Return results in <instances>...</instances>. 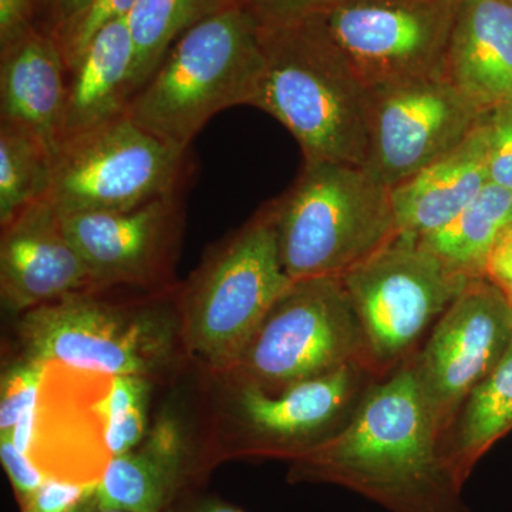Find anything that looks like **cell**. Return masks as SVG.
<instances>
[{
	"mask_svg": "<svg viewBox=\"0 0 512 512\" xmlns=\"http://www.w3.org/2000/svg\"><path fill=\"white\" fill-rule=\"evenodd\" d=\"M407 359L370 386L349 423L295 458L306 480L343 485L392 512H464L461 485Z\"/></svg>",
	"mask_w": 512,
	"mask_h": 512,
	"instance_id": "1",
	"label": "cell"
},
{
	"mask_svg": "<svg viewBox=\"0 0 512 512\" xmlns=\"http://www.w3.org/2000/svg\"><path fill=\"white\" fill-rule=\"evenodd\" d=\"M251 106L295 137L303 161L365 165L370 92L319 16L264 25V69Z\"/></svg>",
	"mask_w": 512,
	"mask_h": 512,
	"instance_id": "2",
	"label": "cell"
},
{
	"mask_svg": "<svg viewBox=\"0 0 512 512\" xmlns=\"http://www.w3.org/2000/svg\"><path fill=\"white\" fill-rule=\"evenodd\" d=\"M264 69V23L244 2L187 30L134 93L127 116L188 151L212 117L251 106Z\"/></svg>",
	"mask_w": 512,
	"mask_h": 512,
	"instance_id": "3",
	"label": "cell"
},
{
	"mask_svg": "<svg viewBox=\"0 0 512 512\" xmlns=\"http://www.w3.org/2000/svg\"><path fill=\"white\" fill-rule=\"evenodd\" d=\"M279 258L292 281L340 278L397 235L392 190L365 167L303 161L272 201Z\"/></svg>",
	"mask_w": 512,
	"mask_h": 512,
	"instance_id": "4",
	"label": "cell"
},
{
	"mask_svg": "<svg viewBox=\"0 0 512 512\" xmlns=\"http://www.w3.org/2000/svg\"><path fill=\"white\" fill-rule=\"evenodd\" d=\"M279 258L271 202L201 266L184 302V339L212 369L232 372L292 284Z\"/></svg>",
	"mask_w": 512,
	"mask_h": 512,
	"instance_id": "5",
	"label": "cell"
},
{
	"mask_svg": "<svg viewBox=\"0 0 512 512\" xmlns=\"http://www.w3.org/2000/svg\"><path fill=\"white\" fill-rule=\"evenodd\" d=\"M353 363L372 369L362 326L340 278L320 276L279 296L232 372L276 393Z\"/></svg>",
	"mask_w": 512,
	"mask_h": 512,
	"instance_id": "6",
	"label": "cell"
},
{
	"mask_svg": "<svg viewBox=\"0 0 512 512\" xmlns=\"http://www.w3.org/2000/svg\"><path fill=\"white\" fill-rule=\"evenodd\" d=\"M340 281L362 326L370 366L377 376L386 377L413 356L427 328L471 279L416 239L396 235Z\"/></svg>",
	"mask_w": 512,
	"mask_h": 512,
	"instance_id": "7",
	"label": "cell"
},
{
	"mask_svg": "<svg viewBox=\"0 0 512 512\" xmlns=\"http://www.w3.org/2000/svg\"><path fill=\"white\" fill-rule=\"evenodd\" d=\"M187 153L126 114L60 146L46 197L60 215L130 210L180 191Z\"/></svg>",
	"mask_w": 512,
	"mask_h": 512,
	"instance_id": "8",
	"label": "cell"
},
{
	"mask_svg": "<svg viewBox=\"0 0 512 512\" xmlns=\"http://www.w3.org/2000/svg\"><path fill=\"white\" fill-rule=\"evenodd\" d=\"M19 338L25 356L43 365L147 376L170 356L174 330L154 309L123 308L83 292L25 312Z\"/></svg>",
	"mask_w": 512,
	"mask_h": 512,
	"instance_id": "9",
	"label": "cell"
},
{
	"mask_svg": "<svg viewBox=\"0 0 512 512\" xmlns=\"http://www.w3.org/2000/svg\"><path fill=\"white\" fill-rule=\"evenodd\" d=\"M461 0H345L319 15L369 92L444 76Z\"/></svg>",
	"mask_w": 512,
	"mask_h": 512,
	"instance_id": "10",
	"label": "cell"
},
{
	"mask_svg": "<svg viewBox=\"0 0 512 512\" xmlns=\"http://www.w3.org/2000/svg\"><path fill=\"white\" fill-rule=\"evenodd\" d=\"M512 343V301L491 279H471L409 357L441 437L477 384L493 372Z\"/></svg>",
	"mask_w": 512,
	"mask_h": 512,
	"instance_id": "11",
	"label": "cell"
},
{
	"mask_svg": "<svg viewBox=\"0 0 512 512\" xmlns=\"http://www.w3.org/2000/svg\"><path fill=\"white\" fill-rule=\"evenodd\" d=\"M484 117L446 76L372 90L363 167L392 190L464 143Z\"/></svg>",
	"mask_w": 512,
	"mask_h": 512,
	"instance_id": "12",
	"label": "cell"
},
{
	"mask_svg": "<svg viewBox=\"0 0 512 512\" xmlns=\"http://www.w3.org/2000/svg\"><path fill=\"white\" fill-rule=\"evenodd\" d=\"M379 379L369 366L353 363L276 393L238 382L234 410L255 448L298 458L338 434Z\"/></svg>",
	"mask_w": 512,
	"mask_h": 512,
	"instance_id": "13",
	"label": "cell"
},
{
	"mask_svg": "<svg viewBox=\"0 0 512 512\" xmlns=\"http://www.w3.org/2000/svg\"><path fill=\"white\" fill-rule=\"evenodd\" d=\"M178 194L130 210L62 215L64 232L89 269L94 289L157 278L180 228Z\"/></svg>",
	"mask_w": 512,
	"mask_h": 512,
	"instance_id": "14",
	"label": "cell"
},
{
	"mask_svg": "<svg viewBox=\"0 0 512 512\" xmlns=\"http://www.w3.org/2000/svg\"><path fill=\"white\" fill-rule=\"evenodd\" d=\"M2 229L0 293L9 311L28 312L94 289L92 275L49 198L33 202Z\"/></svg>",
	"mask_w": 512,
	"mask_h": 512,
	"instance_id": "15",
	"label": "cell"
},
{
	"mask_svg": "<svg viewBox=\"0 0 512 512\" xmlns=\"http://www.w3.org/2000/svg\"><path fill=\"white\" fill-rule=\"evenodd\" d=\"M67 66L55 33L30 29L2 49L0 121L29 131L55 157L62 144Z\"/></svg>",
	"mask_w": 512,
	"mask_h": 512,
	"instance_id": "16",
	"label": "cell"
},
{
	"mask_svg": "<svg viewBox=\"0 0 512 512\" xmlns=\"http://www.w3.org/2000/svg\"><path fill=\"white\" fill-rule=\"evenodd\" d=\"M444 76L484 116L512 104V5L461 0Z\"/></svg>",
	"mask_w": 512,
	"mask_h": 512,
	"instance_id": "17",
	"label": "cell"
},
{
	"mask_svg": "<svg viewBox=\"0 0 512 512\" xmlns=\"http://www.w3.org/2000/svg\"><path fill=\"white\" fill-rule=\"evenodd\" d=\"M490 183L484 120L464 143L392 188L397 235L420 239L446 227Z\"/></svg>",
	"mask_w": 512,
	"mask_h": 512,
	"instance_id": "18",
	"label": "cell"
},
{
	"mask_svg": "<svg viewBox=\"0 0 512 512\" xmlns=\"http://www.w3.org/2000/svg\"><path fill=\"white\" fill-rule=\"evenodd\" d=\"M134 66L136 47L127 18L111 20L67 69L62 144L126 116Z\"/></svg>",
	"mask_w": 512,
	"mask_h": 512,
	"instance_id": "19",
	"label": "cell"
},
{
	"mask_svg": "<svg viewBox=\"0 0 512 512\" xmlns=\"http://www.w3.org/2000/svg\"><path fill=\"white\" fill-rule=\"evenodd\" d=\"M187 460L188 440L183 423L173 413H161L136 448L110 458L97 481L99 508L164 512L183 478Z\"/></svg>",
	"mask_w": 512,
	"mask_h": 512,
	"instance_id": "20",
	"label": "cell"
},
{
	"mask_svg": "<svg viewBox=\"0 0 512 512\" xmlns=\"http://www.w3.org/2000/svg\"><path fill=\"white\" fill-rule=\"evenodd\" d=\"M512 430V343L503 359L468 394L441 437V454L463 487L478 460Z\"/></svg>",
	"mask_w": 512,
	"mask_h": 512,
	"instance_id": "21",
	"label": "cell"
},
{
	"mask_svg": "<svg viewBox=\"0 0 512 512\" xmlns=\"http://www.w3.org/2000/svg\"><path fill=\"white\" fill-rule=\"evenodd\" d=\"M511 225L512 192L488 183L450 224L416 241L467 278H485L491 255Z\"/></svg>",
	"mask_w": 512,
	"mask_h": 512,
	"instance_id": "22",
	"label": "cell"
},
{
	"mask_svg": "<svg viewBox=\"0 0 512 512\" xmlns=\"http://www.w3.org/2000/svg\"><path fill=\"white\" fill-rule=\"evenodd\" d=\"M242 2L244 0H137L127 16L136 47L134 93L147 82L170 47L187 30Z\"/></svg>",
	"mask_w": 512,
	"mask_h": 512,
	"instance_id": "23",
	"label": "cell"
},
{
	"mask_svg": "<svg viewBox=\"0 0 512 512\" xmlns=\"http://www.w3.org/2000/svg\"><path fill=\"white\" fill-rule=\"evenodd\" d=\"M53 157L29 131L0 121V224L46 197Z\"/></svg>",
	"mask_w": 512,
	"mask_h": 512,
	"instance_id": "24",
	"label": "cell"
},
{
	"mask_svg": "<svg viewBox=\"0 0 512 512\" xmlns=\"http://www.w3.org/2000/svg\"><path fill=\"white\" fill-rule=\"evenodd\" d=\"M151 384L146 376L111 377L109 393L99 403L104 444L110 458L123 456L146 439Z\"/></svg>",
	"mask_w": 512,
	"mask_h": 512,
	"instance_id": "25",
	"label": "cell"
},
{
	"mask_svg": "<svg viewBox=\"0 0 512 512\" xmlns=\"http://www.w3.org/2000/svg\"><path fill=\"white\" fill-rule=\"evenodd\" d=\"M46 365L30 357L10 365L2 376L0 389V436H6L19 417L36 409Z\"/></svg>",
	"mask_w": 512,
	"mask_h": 512,
	"instance_id": "26",
	"label": "cell"
},
{
	"mask_svg": "<svg viewBox=\"0 0 512 512\" xmlns=\"http://www.w3.org/2000/svg\"><path fill=\"white\" fill-rule=\"evenodd\" d=\"M137 0H93L69 26L55 33L67 69L82 55L90 40L111 20L127 18Z\"/></svg>",
	"mask_w": 512,
	"mask_h": 512,
	"instance_id": "27",
	"label": "cell"
},
{
	"mask_svg": "<svg viewBox=\"0 0 512 512\" xmlns=\"http://www.w3.org/2000/svg\"><path fill=\"white\" fill-rule=\"evenodd\" d=\"M490 183L512 192V104L484 117Z\"/></svg>",
	"mask_w": 512,
	"mask_h": 512,
	"instance_id": "28",
	"label": "cell"
},
{
	"mask_svg": "<svg viewBox=\"0 0 512 512\" xmlns=\"http://www.w3.org/2000/svg\"><path fill=\"white\" fill-rule=\"evenodd\" d=\"M345 0H244L264 25H286L329 12Z\"/></svg>",
	"mask_w": 512,
	"mask_h": 512,
	"instance_id": "29",
	"label": "cell"
},
{
	"mask_svg": "<svg viewBox=\"0 0 512 512\" xmlns=\"http://www.w3.org/2000/svg\"><path fill=\"white\" fill-rule=\"evenodd\" d=\"M96 484L46 478L35 494L22 504L23 512H67L87 494L96 490Z\"/></svg>",
	"mask_w": 512,
	"mask_h": 512,
	"instance_id": "30",
	"label": "cell"
},
{
	"mask_svg": "<svg viewBox=\"0 0 512 512\" xmlns=\"http://www.w3.org/2000/svg\"><path fill=\"white\" fill-rule=\"evenodd\" d=\"M0 460L8 474L20 504H25L37 488L45 483L46 476L36 466L32 457L20 453L9 439H0Z\"/></svg>",
	"mask_w": 512,
	"mask_h": 512,
	"instance_id": "31",
	"label": "cell"
},
{
	"mask_svg": "<svg viewBox=\"0 0 512 512\" xmlns=\"http://www.w3.org/2000/svg\"><path fill=\"white\" fill-rule=\"evenodd\" d=\"M35 0H0V49L25 36L32 28Z\"/></svg>",
	"mask_w": 512,
	"mask_h": 512,
	"instance_id": "32",
	"label": "cell"
},
{
	"mask_svg": "<svg viewBox=\"0 0 512 512\" xmlns=\"http://www.w3.org/2000/svg\"><path fill=\"white\" fill-rule=\"evenodd\" d=\"M93 0H55L56 10V30L53 33L60 32V30L69 26L80 15L89 8Z\"/></svg>",
	"mask_w": 512,
	"mask_h": 512,
	"instance_id": "33",
	"label": "cell"
},
{
	"mask_svg": "<svg viewBox=\"0 0 512 512\" xmlns=\"http://www.w3.org/2000/svg\"><path fill=\"white\" fill-rule=\"evenodd\" d=\"M174 512H244V511L238 510V508L232 507V505L224 503V501L211 500V498H208V500L197 501V503L188 505V507L183 508V510L174 511Z\"/></svg>",
	"mask_w": 512,
	"mask_h": 512,
	"instance_id": "34",
	"label": "cell"
},
{
	"mask_svg": "<svg viewBox=\"0 0 512 512\" xmlns=\"http://www.w3.org/2000/svg\"><path fill=\"white\" fill-rule=\"evenodd\" d=\"M505 259V261H512V225L507 229L503 238L498 242L495 247L493 255L490 259Z\"/></svg>",
	"mask_w": 512,
	"mask_h": 512,
	"instance_id": "35",
	"label": "cell"
},
{
	"mask_svg": "<svg viewBox=\"0 0 512 512\" xmlns=\"http://www.w3.org/2000/svg\"><path fill=\"white\" fill-rule=\"evenodd\" d=\"M97 507H99V503H97L96 490H94L67 512H94Z\"/></svg>",
	"mask_w": 512,
	"mask_h": 512,
	"instance_id": "36",
	"label": "cell"
},
{
	"mask_svg": "<svg viewBox=\"0 0 512 512\" xmlns=\"http://www.w3.org/2000/svg\"><path fill=\"white\" fill-rule=\"evenodd\" d=\"M94 512H124V511H119V510H103V508L97 507V510L94 511Z\"/></svg>",
	"mask_w": 512,
	"mask_h": 512,
	"instance_id": "37",
	"label": "cell"
},
{
	"mask_svg": "<svg viewBox=\"0 0 512 512\" xmlns=\"http://www.w3.org/2000/svg\"><path fill=\"white\" fill-rule=\"evenodd\" d=\"M505 2H508L510 5H512V0H505Z\"/></svg>",
	"mask_w": 512,
	"mask_h": 512,
	"instance_id": "38",
	"label": "cell"
},
{
	"mask_svg": "<svg viewBox=\"0 0 512 512\" xmlns=\"http://www.w3.org/2000/svg\"><path fill=\"white\" fill-rule=\"evenodd\" d=\"M53 2H55V0H53Z\"/></svg>",
	"mask_w": 512,
	"mask_h": 512,
	"instance_id": "39",
	"label": "cell"
},
{
	"mask_svg": "<svg viewBox=\"0 0 512 512\" xmlns=\"http://www.w3.org/2000/svg\"><path fill=\"white\" fill-rule=\"evenodd\" d=\"M510 299H511V298H510ZM511 301H512V299H511Z\"/></svg>",
	"mask_w": 512,
	"mask_h": 512,
	"instance_id": "40",
	"label": "cell"
}]
</instances>
